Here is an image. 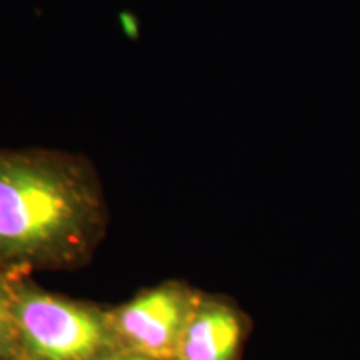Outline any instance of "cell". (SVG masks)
Instances as JSON below:
<instances>
[{"label":"cell","instance_id":"cell-1","mask_svg":"<svg viewBox=\"0 0 360 360\" xmlns=\"http://www.w3.org/2000/svg\"><path fill=\"white\" fill-rule=\"evenodd\" d=\"M97 214L92 184L65 160L0 154V257H30L82 236Z\"/></svg>","mask_w":360,"mask_h":360},{"label":"cell","instance_id":"cell-2","mask_svg":"<svg viewBox=\"0 0 360 360\" xmlns=\"http://www.w3.org/2000/svg\"><path fill=\"white\" fill-rule=\"evenodd\" d=\"M12 310L17 335L39 360H87L107 344L96 314L56 297L25 292Z\"/></svg>","mask_w":360,"mask_h":360},{"label":"cell","instance_id":"cell-3","mask_svg":"<svg viewBox=\"0 0 360 360\" xmlns=\"http://www.w3.org/2000/svg\"><path fill=\"white\" fill-rule=\"evenodd\" d=\"M191 314L180 292L159 289L125 305L117 314L115 326L139 354L162 360L177 354Z\"/></svg>","mask_w":360,"mask_h":360},{"label":"cell","instance_id":"cell-4","mask_svg":"<svg viewBox=\"0 0 360 360\" xmlns=\"http://www.w3.org/2000/svg\"><path fill=\"white\" fill-rule=\"evenodd\" d=\"M240 342V322L231 309L205 305L191 314L180 339V360H233Z\"/></svg>","mask_w":360,"mask_h":360},{"label":"cell","instance_id":"cell-5","mask_svg":"<svg viewBox=\"0 0 360 360\" xmlns=\"http://www.w3.org/2000/svg\"><path fill=\"white\" fill-rule=\"evenodd\" d=\"M17 337L12 302H8L7 295L0 289V359H7L13 354Z\"/></svg>","mask_w":360,"mask_h":360},{"label":"cell","instance_id":"cell-6","mask_svg":"<svg viewBox=\"0 0 360 360\" xmlns=\"http://www.w3.org/2000/svg\"><path fill=\"white\" fill-rule=\"evenodd\" d=\"M114 360H160V359L148 357V355H143V354H135V355H127V357H119Z\"/></svg>","mask_w":360,"mask_h":360}]
</instances>
